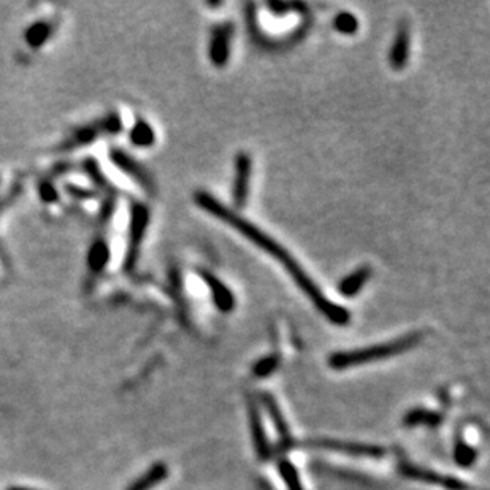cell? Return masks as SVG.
I'll list each match as a JSON object with an SVG mask.
<instances>
[{
	"label": "cell",
	"mask_w": 490,
	"mask_h": 490,
	"mask_svg": "<svg viewBox=\"0 0 490 490\" xmlns=\"http://www.w3.org/2000/svg\"><path fill=\"white\" fill-rule=\"evenodd\" d=\"M194 199H196V204L202 208V210H205L206 213H210L213 214V216H216L218 219L224 221V223L232 225L233 229L240 232L243 237H246L247 240L252 241L254 245H257L265 252L270 254L272 257L277 259L279 264L286 268L287 273L291 274L292 279L297 283V286L306 294V297L313 301V305L316 306L328 321L337 325L347 324L349 319H351L347 310L335 305L332 300H328L325 295L321 292V289L314 284V281L305 273V270L301 268L299 262L292 257V254L286 251L277 240L268 237V235L265 232H262L259 227L247 223L246 219H243L241 216H238L237 213L229 210V208L224 206L218 199H214L208 192L200 191L194 196Z\"/></svg>",
	"instance_id": "cell-1"
},
{
	"label": "cell",
	"mask_w": 490,
	"mask_h": 490,
	"mask_svg": "<svg viewBox=\"0 0 490 490\" xmlns=\"http://www.w3.org/2000/svg\"><path fill=\"white\" fill-rule=\"evenodd\" d=\"M421 338V333H409L401 338L389 341V343L354 349V351L335 352L330 355V359H328V365L335 368V370H345V368L349 367L370 364V362L394 357V355L409 351L411 347L418 346Z\"/></svg>",
	"instance_id": "cell-2"
},
{
	"label": "cell",
	"mask_w": 490,
	"mask_h": 490,
	"mask_svg": "<svg viewBox=\"0 0 490 490\" xmlns=\"http://www.w3.org/2000/svg\"><path fill=\"white\" fill-rule=\"evenodd\" d=\"M400 473L406 476V478L424 481V482H428V484L441 486L447 490H469V487L465 484V482H462L455 478H451V476H445V474L430 472V469L419 468V467L413 465V463H409L406 459L400 460Z\"/></svg>",
	"instance_id": "cell-3"
},
{
	"label": "cell",
	"mask_w": 490,
	"mask_h": 490,
	"mask_svg": "<svg viewBox=\"0 0 490 490\" xmlns=\"http://www.w3.org/2000/svg\"><path fill=\"white\" fill-rule=\"evenodd\" d=\"M251 173H252V160L246 152H240L235 159V179H233V189L232 197L233 204L237 208H243L246 205L247 194H250L251 184Z\"/></svg>",
	"instance_id": "cell-4"
},
{
	"label": "cell",
	"mask_w": 490,
	"mask_h": 490,
	"mask_svg": "<svg viewBox=\"0 0 490 490\" xmlns=\"http://www.w3.org/2000/svg\"><path fill=\"white\" fill-rule=\"evenodd\" d=\"M233 35V26L230 23L219 24L211 32L210 55L211 62L216 67H224L230 57V43Z\"/></svg>",
	"instance_id": "cell-5"
},
{
	"label": "cell",
	"mask_w": 490,
	"mask_h": 490,
	"mask_svg": "<svg viewBox=\"0 0 490 490\" xmlns=\"http://www.w3.org/2000/svg\"><path fill=\"white\" fill-rule=\"evenodd\" d=\"M308 446L311 447H321L328 449V451H338L345 454L359 455V457H381L384 454V449L379 446L372 445H359V442H346V441H337V440H311L308 441Z\"/></svg>",
	"instance_id": "cell-6"
},
{
	"label": "cell",
	"mask_w": 490,
	"mask_h": 490,
	"mask_svg": "<svg viewBox=\"0 0 490 490\" xmlns=\"http://www.w3.org/2000/svg\"><path fill=\"white\" fill-rule=\"evenodd\" d=\"M200 274H202V279L205 281V284L210 287L214 305L218 306V310L223 311V313L232 311L233 306H235V297H233V294L230 292V289L210 272L202 270L200 272Z\"/></svg>",
	"instance_id": "cell-7"
},
{
	"label": "cell",
	"mask_w": 490,
	"mask_h": 490,
	"mask_svg": "<svg viewBox=\"0 0 490 490\" xmlns=\"http://www.w3.org/2000/svg\"><path fill=\"white\" fill-rule=\"evenodd\" d=\"M409 57V29L406 23H401L395 35V42L391 51V65L395 70L405 69Z\"/></svg>",
	"instance_id": "cell-8"
},
{
	"label": "cell",
	"mask_w": 490,
	"mask_h": 490,
	"mask_svg": "<svg viewBox=\"0 0 490 490\" xmlns=\"http://www.w3.org/2000/svg\"><path fill=\"white\" fill-rule=\"evenodd\" d=\"M260 400H262V403L265 405V409L268 411V414H270L273 424H274V427H277V430L279 433L281 447L289 449L292 446V436H291V432H289V427L286 424V421L283 419V414H281L277 401H274L268 394L262 395Z\"/></svg>",
	"instance_id": "cell-9"
},
{
	"label": "cell",
	"mask_w": 490,
	"mask_h": 490,
	"mask_svg": "<svg viewBox=\"0 0 490 490\" xmlns=\"http://www.w3.org/2000/svg\"><path fill=\"white\" fill-rule=\"evenodd\" d=\"M370 267L365 265L357 268V270L341 279L338 291L341 292V295H345V297H354V295H357L360 292V289L367 284V281L370 279Z\"/></svg>",
	"instance_id": "cell-10"
},
{
	"label": "cell",
	"mask_w": 490,
	"mask_h": 490,
	"mask_svg": "<svg viewBox=\"0 0 490 490\" xmlns=\"http://www.w3.org/2000/svg\"><path fill=\"white\" fill-rule=\"evenodd\" d=\"M251 430H252V438L254 445H256V451L259 454V457L262 460H267L270 457V446H268L267 436L264 432V425H262V419L259 414V409L256 405H251Z\"/></svg>",
	"instance_id": "cell-11"
},
{
	"label": "cell",
	"mask_w": 490,
	"mask_h": 490,
	"mask_svg": "<svg viewBox=\"0 0 490 490\" xmlns=\"http://www.w3.org/2000/svg\"><path fill=\"white\" fill-rule=\"evenodd\" d=\"M167 474H169V469H167L164 463H156L150 472L143 474L137 482H133L127 490H150L156 484H159L160 481H164L167 478Z\"/></svg>",
	"instance_id": "cell-12"
},
{
	"label": "cell",
	"mask_w": 490,
	"mask_h": 490,
	"mask_svg": "<svg viewBox=\"0 0 490 490\" xmlns=\"http://www.w3.org/2000/svg\"><path fill=\"white\" fill-rule=\"evenodd\" d=\"M333 28H335V30H338L340 33H345V35H351V33L357 32L359 21H357V18L352 15V13L343 11V13H340V15L335 16Z\"/></svg>",
	"instance_id": "cell-13"
},
{
	"label": "cell",
	"mask_w": 490,
	"mask_h": 490,
	"mask_svg": "<svg viewBox=\"0 0 490 490\" xmlns=\"http://www.w3.org/2000/svg\"><path fill=\"white\" fill-rule=\"evenodd\" d=\"M441 422V416L425 411V409H414V411L409 413L406 416V424L408 425H419V424H427V425H436Z\"/></svg>",
	"instance_id": "cell-14"
},
{
	"label": "cell",
	"mask_w": 490,
	"mask_h": 490,
	"mask_svg": "<svg viewBox=\"0 0 490 490\" xmlns=\"http://www.w3.org/2000/svg\"><path fill=\"white\" fill-rule=\"evenodd\" d=\"M132 142L138 146H150L154 143V132L146 123H140L133 127L132 130Z\"/></svg>",
	"instance_id": "cell-15"
},
{
	"label": "cell",
	"mask_w": 490,
	"mask_h": 490,
	"mask_svg": "<svg viewBox=\"0 0 490 490\" xmlns=\"http://www.w3.org/2000/svg\"><path fill=\"white\" fill-rule=\"evenodd\" d=\"M279 473L284 478L289 490H304L301 489V484H300L297 469H295V467L292 465L291 462H287V460L281 462L279 463Z\"/></svg>",
	"instance_id": "cell-16"
},
{
	"label": "cell",
	"mask_w": 490,
	"mask_h": 490,
	"mask_svg": "<svg viewBox=\"0 0 490 490\" xmlns=\"http://www.w3.org/2000/svg\"><path fill=\"white\" fill-rule=\"evenodd\" d=\"M279 364V357L277 354L268 355V357L260 359L256 365H254V374L259 376V378H265V376L272 374Z\"/></svg>",
	"instance_id": "cell-17"
},
{
	"label": "cell",
	"mask_w": 490,
	"mask_h": 490,
	"mask_svg": "<svg viewBox=\"0 0 490 490\" xmlns=\"http://www.w3.org/2000/svg\"><path fill=\"white\" fill-rule=\"evenodd\" d=\"M474 459H476V454H474L473 449H469L468 446L459 445L457 449H455V460H457L460 465H463V467L472 465Z\"/></svg>",
	"instance_id": "cell-18"
},
{
	"label": "cell",
	"mask_w": 490,
	"mask_h": 490,
	"mask_svg": "<svg viewBox=\"0 0 490 490\" xmlns=\"http://www.w3.org/2000/svg\"><path fill=\"white\" fill-rule=\"evenodd\" d=\"M11 490H28V489H11Z\"/></svg>",
	"instance_id": "cell-19"
}]
</instances>
